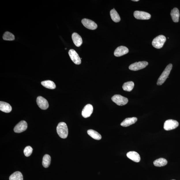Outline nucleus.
I'll use <instances>...</instances> for the list:
<instances>
[{
	"label": "nucleus",
	"mask_w": 180,
	"mask_h": 180,
	"mask_svg": "<svg viewBox=\"0 0 180 180\" xmlns=\"http://www.w3.org/2000/svg\"><path fill=\"white\" fill-rule=\"evenodd\" d=\"M12 107L10 105L5 102H0V110L5 113H9L12 110Z\"/></svg>",
	"instance_id": "obj_17"
},
{
	"label": "nucleus",
	"mask_w": 180,
	"mask_h": 180,
	"mask_svg": "<svg viewBox=\"0 0 180 180\" xmlns=\"http://www.w3.org/2000/svg\"><path fill=\"white\" fill-rule=\"evenodd\" d=\"M81 22L84 26L88 29L95 30L97 28V25L94 21L89 19H83Z\"/></svg>",
	"instance_id": "obj_8"
},
{
	"label": "nucleus",
	"mask_w": 180,
	"mask_h": 180,
	"mask_svg": "<svg viewBox=\"0 0 180 180\" xmlns=\"http://www.w3.org/2000/svg\"><path fill=\"white\" fill-rule=\"evenodd\" d=\"M147 61H142L136 62L131 65L129 67V69L132 71H137L143 69L148 65Z\"/></svg>",
	"instance_id": "obj_6"
},
{
	"label": "nucleus",
	"mask_w": 180,
	"mask_h": 180,
	"mask_svg": "<svg viewBox=\"0 0 180 180\" xmlns=\"http://www.w3.org/2000/svg\"><path fill=\"white\" fill-rule=\"evenodd\" d=\"M87 134L92 138L95 140H100L102 138V136L96 131L93 130H89L87 131Z\"/></svg>",
	"instance_id": "obj_19"
},
{
	"label": "nucleus",
	"mask_w": 180,
	"mask_h": 180,
	"mask_svg": "<svg viewBox=\"0 0 180 180\" xmlns=\"http://www.w3.org/2000/svg\"><path fill=\"white\" fill-rule=\"evenodd\" d=\"M168 164V161L165 158H160L155 160L153 162V164L156 166L162 167L166 166Z\"/></svg>",
	"instance_id": "obj_22"
},
{
	"label": "nucleus",
	"mask_w": 180,
	"mask_h": 180,
	"mask_svg": "<svg viewBox=\"0 0 180 180\" xmlns=\"http://www.w3.org/2000/svg\"><path fill=\"white\" fill-rule=\"evenodd\" d=\"M93 111V107L91 104H87L83 108L82 115L83 117L87 118L91 116Z\"/></svg>",
	"instance_id": "obj_12"
},
{
	"label": "nucleus",
	"mask_w": 180,
	"mask_h": 180,
	"mask_svg": "<svg viewBox=\"0 0 180 180\" xmlns=\"http://www.w3.org/2000/svg\"><path fill=\"white\" fill-rule=\"evenodd\" d=\"M172 64H170L167 65L164 72H162V74L159 77V78L158 79L157 82L158 85H161L163 84L167 78H168L171 70H172Z\"/></svg>",
	"instance_id": "obj_2"
},
{
	"label": "nucleus",
	"mask_w": 180,
	"mask_h": 180,
	"mask_svg": "<svg viewBox=\"0 0 180 180\" xmlns=\"http://www.w3.org/2000/svg\"><path fill=\"white\" fill-rule=\"evenodd\" d=\"M127 158L134 162H138L140 161V157L139 154L134 151H131L126 154Z\"/></svg>",
	"instance_id": "obj_14"
},
{
	"label": "nucleus",
	"mask_w": 180,
	"mask_h": 180,
	"mask_svg": "<svg viewBox=\"0 0 180 180\" xmlns=\"http://www.w3.org/2000/svg\"><path fill=\"white\" fill-rule=\"evenodd\" d=\"M112 101L119 106H123L127 104L128 99L121 95H116L111 98Z\"/></svg>",
	"instance_id": "obj_4"
},
{
	"label": "nucleus",
	"mask_w": 180,
	"mask_h": 180,
	"mask_svg": "<svg viewBox=\"0 0 180 180\" xmlns=\"http://www.w3.org/2000/svg\"><path fill=\"white\" fill-rule=\"evenodd\" d=\"M3 38L4 40L12 41L14 40L15 36L10 32L6 31L4 34Z\"/></svg>",
	"instance_id": "obj_26"
},
{
	"label": "nucleus",
	"mask_w": 180,
	"mask_h": 180,
	"mask_svg": "<svg viewBox=\"0 0 180 180\" xmlns=\"http://www.w3.org/2000/svg\"><path fill=\"white\" fill-rule=\"evenodd\" d=\"M132 1H139V0H132Z\"/></svg>",
	"instance_id": "obj_28"
},
{
	"label": "nucleus",
	"mask_w": 180,
	"mask_h": 180,
	"mask_svg": "<svg viewBox=\"0 0 180 180\" xmlns=\"http://www.w3.org/2000/svg\"><path fill=\"white\" fill-rule=\"evenodd\" d=\"M134 87V83L132 81H128L124 83L123 88L124 91H132Z\"/></svg>",
	"instance_id": "obj_25"
},
{
	"label": "nucleus",
	"mask_w": 180,
	"mask_h": 180,
	"mask_svg": "<svg viewBox=\"0 0 180 180\" xmlns=\"http://www.w3.org/2000/svg\"><path fill=\"white\" fill-rule=\"evenodd\" d=\"M58 134L62 138H66L68 135V129L66 124L64 122H61L59 123L57 128Z\"/></svg>",
	"instance_id": "obj_1"
},
{
	"label": "nucleus",
	"mask_w": 180,
	"mask_h": 180,
	"mask_svg": "<svg viewBox=\"0 0 180 180\" xmlns=\"http://www.w3.org/2000/svg\"><path fill=\"white\" fill-rule=\"evenodd\" d=\"M170 15L173 22H179L180 14L179 10L177 8H175L171 10Z\"/></svg>",
	"instance_id": "obj_18"
},
{
	"label": "nucleus",
	"mask_w": 180,
	"mask_h": 180,
	"mask_svg": "<svg viewBox=\"0 0 180 180\" xmlns=\"http://www.w3.org/2000/svg\"><path fill=\"white\" fill-rule=\"evenodd\" d=\"M68 54L71 59L74 63L77 65H79L81 64V59L76 51L71 49L69 50Z\"/></svg>",
	"instance_id": "obj_9"
},
{
	"label": "nucleus",
	"mask_w": 180,
	"mask_h": 180,
	"mask_svg": "<svg viewBox=\"0 0 180 180\" xmlns=\"http://www.w3.org/2000/svg\"><path fill=\"white\" fill-rule=\"evenodd\" d=\"M166 40V38L163 35H160L156 37L153 41L152 44L156 48H162Z\"/></svg>",
	"instance_id": "obj_3"
},
{
	"label": "nucleus",
	"mask_w": 180,
	"mask_h": 180,
	"mask_svg": "<svg viewBox=\"0 0 180 180\" xmlns=\"http://www.w3.org/2000/svg\"><path fill=\"white\" fill-rule=\"evenodd\" d=\"M41 84L44 87L48 89H55L56 88L55 83L50 80L42 81Z\"/></svg>",
	"instance_id": "obj_21"
},
{
	"label": "nucleus",
	"mask_w": 180,
	"mask_h": 180,
	"mask_svg": "<svg viewBox=\"0 0 180 180\" xmlns=\"http://www.w3.org/2000/svg\"><path fill=\"white\" fill-rule=\"evenodd\" d=\"M179 125L177 121L173 119L167 120L164 124V129L166 130H170L177 128Z\"/></svg>",
	"instance_id": "obj_5"
},
{
	"label": "nucleus",
	"mask_w": 180,
	"mask_h": 180,
	"mask_svg": "<svg viewBox=\"0 0 180 180\" xmlns=\"http://www.w3.org/2000/svg\"><path fill=\"white\" fill-rule=\"evenodd\" d=\"M175 180V179H172V180Z\"/></svg>",
	"instance_id": "obj_30"
},
{
	"label": "nucleus",
	"mask_w": 180,
	"mask_h": 180,
	"mask_svg": "<svg viewBox=\"0 0 180 180\" xmlns=\"http://www.w3.org/2000/svg\"><path fill=\"white\" fill-rule=\"evenodd\" d=\"M129 50L125 46H120L116 49L114 52L115 57H119L127 54Z\"/></svg>",
	"instance_id": "obj_13"
},
{
	"label": "nucleus",
	"mask_w": 180,
	"mask_h": 180,
	"mask_svg": "<svg viewBox=\"0 0 180 180\" xmlns=\"http://www.w3.org/2000/svg\"><path fill=\"white\" fill-rule=\"evenodd\" d=\"M110 15L111 19L115 22H118L121 20V18L119 14L114 8L111 10Z\"/></svg>",
	"instance_id": "obj_20"
},
{
	"label": "nucleus",
	"mask_w": 180,
	"mask_h": 180,
	"mask_svg": "<svg viewBox=\"0 0 180 180\" xmlns=\"http://www.w3.org/2000/svg\"><path fill=\"white\" fill-rule=\"evenodd\" d=\"M36 102L38 106L42 110H46L48 108V101L42 96H38L36 100Z\"/></svg>",
	"instance_id": "obj_10"
},
{
	"label": "nucleus",
	"mask_w": 180,
	"mask_h": 180,
	"mask_svg": "<svg viewBox=\"0 0 180 180\" xmlns=\"http://www.w3.org/2000/svg\"><path fill=\"white\" fill-rule=\"evenodd\" d=\"M27 124L26 122L24 121H21L15 126L14 131L17 133L25 131L27 129Z\"/></svg>",
	"instance_id": "obj_11"
},
{
	"label": "nucleus",
	"mask_w": 180,
	"mask_h": 180,
	"mask_svg": "<svg viewBox=\"0 0 180 180\" xmlns=\"http://www.w3.org/2000/svg\"><path fill=\"white\" fill-rule=\"evenodd\" d=\"M66 49H67V48H65V50H66Z\"/></svg>",
	"instance_id": "obj_29"
},
{
	"label": "nucleus",
	"mask_w": 180,
	"mask_h": 180,
	"mask_svg": "<svg viewBox=\"0 0 180 180\" xmlns=\"http://www.w3.org/2000/svg\"><path fill=\"white\" fill-rule=\"evenodd\" d=\"M51 162V157L50 155L46 154L42 159V164L45 168H48L50 166Z\"/></svg>",
	"instance_id": "obj_23"
},
{
	"label": "nucleus",
	"mask_w": 180,
	"mask_h": 180,
	"mask_svg": "<svg viewBox=\"0 0 180 180\" xmlns=\"http://www.w3.org/2000/svg\"><path fill=\"white\" fill-rule=\"evenodd\" d=\"M135 18L141 20H148L151 18V15L148 13L140 11H136L134 12Z\"/></svg>",
	"instance_id": "obj_7"
},
{
	"label": "nucleus",
	"mask_w": 180,
	"mask_h": 180,
	"mask_svg": "<svg viewBox=\"0 0 180 180\" xmlns=\"http://www.w3.org/2000/svg\"><path fill=\"white\" fill-rule=\"evenodd\" d=\"M33 149L29 146L25 147L23 151L25 155L27 157H29L31 155L33 152Z\"/></svg>",
	"instance_id": "obj_27"
},
{
	"label": "nucleus",
	"mask_w": 180,
	"mask_h": 180,
	"mask_svg": "<svg viewBox=\"0 0 180 180\" xmlns=\"http://www.w3.org/2000/svg\"><path fill=\"white\" fill-rule=\"evenodd\" d=\"M72 38L74 44L77 47H80L82 44V38L78 34L76 33H73Z\"/></svg>",
	"instance_id": "obj_16"
},
{
	"label": "nucleus",
	"mask_w": 180,
	"mask_h": 180,
	"mask_svg": "<svg viewBox=\"0 0 180 180\" xmlns=\"http://www.w3.org/2000/svg\"><path fill=\"white\" fill-rule=\"evenodd\" d=\"M10 180H23V175L20 171H16L10 176Z\"/></svg>",
	"instance_id": "obj_24"
},
{
	"label": "nucleus",
	"mask_w": 180,
	"mask_h": 180,
	"mask_svg": "<svg viewBox=\"0 0 180 180\" xmlns=\"http://www.w3.org/2000/svg\"><path fill=\"white\" fill-rule=\"evenodd\" d=\"M137 120L138 119L136 117L127 118L122 122L121 125L123 127H127L136 123Z\"/></svg>",
	"instance_id": "obj_15"
}]
</instances>
